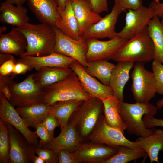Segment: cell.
<instances>
[{"instance_id":"obj_1","label":"cell","mask_w":163,"mask_h":163,"mask_svg":"<svg viewBox=\"0 0 163 163\" xmlns=\"http://www.w3.org/2000/svg\"><path fill=\"white\" fill-rule=\"evenodd\" d=\"M25 36L27 47L22 56H41L53 52L56 34L53 26L46 23L33 24L28 22L16 27Z\"/></svg>"},{"instance_id":"obj_2","label":"cell","mask_w":163,"mask_h":163,"mask_svg":"<svg viewBox=\"0 0 163 163\" xmlns=\"http://www.w3.org/2000/svg\"><path fill=\"white\" fill-rule=\"evenodd\" d=\"M104 113L102 100L91 97L83 100L76 108L68 123L74 128L83 142L86 141Z\"/></svg>"},{"instance_id":"obj_3","label":"cell","mask_w":163,"mask_h":163,"mask_svg":"<svg viewBox=\"0 0 163 163\" xmlns=\"http://www.w3.org/2000/svg\"><path fill=\"white\" fill-rule=\"evenodd\" d=\"M41 103L51 106L61 101L87 100L91 96L84 89L73 71L63 79L43 88Z\"/></svg>"},{"instance_id":"obj_4","label":"cell","mask_w":163,"mask_h":163,"mask_svg":"<svg viewBox=\"0 0 163 163\" xmlns=\"http://www.w3.org/2000/svg\"><path fill=\"white\" fill-rule=\"evenodd\" d=\"M158 109L156 106L149 102H120V113L127 132L139 137L146 136L152 134L155 128H146L143 118L145 115L154 117Z\"/></svg>"},{"instance_id":"obj_5","label":"cell","mask_w":163,"mask_h":163,"mask_svg":"<svg viewBox=\"0 0 163 163\" xmlns=\"http://www.w3.org/2000/svg\"><path fill=\"white\" fill-rule=\"evenodd\" d=\"M154 59V46L146 28L128 40L112 60L144 64Z\"/></svg>"},{"instance_id":"obj_6","label":"cell","mask_w":163,"mask_h":163,"mask_svg":"<svg viewBox=\"0 0 163 163\" xmlns=\"http://www.w3.org/2000/svg\"><path fill=\"white\" fill-rule=\"evenodd\" d=\"M33 74L28 75L23 81L17 83L13 78L9 83L11 97L8 100L14 107H22L41 103L43 88L35 83Z\"/></svg>"},{"instance_id":"obj_7","label":"cell","mask_w":163,"mask_h":163,"mask_svg":"<svg viewBox=\"0 0 163 163\" xmlns=\"http://www.w3.org/2000/svg\"><path fill=\"white\" fill-rule=\"evenodd\" d=\"M133 67L131 90L134 99L136 102H149L157 93L153 74L145 68L143 63L136 62Z\"/></svg>"},{"instance_id":"obj_8","label":"cell","mask_w":163,"mask_h":163,"mask_svg":"<svg viewBox=\"0 0 163 163\" xmlns=\"http://www.w3.org/2000/svg\"><path fill=\"white\" fill-rule=\"evenodd\" d=\"M123 134L120 130L108 126L103 115L99 119L87 141L110 145H124L133 149L142 147L136 141L132 142L127 139Z\"/></svg>"},{"instance_id":"obj_9","label":"cell","mask_w":163,"mask_h":163,"mask_svg":"<svg viewBox=\"0 0 163 163\" xmlns=\"http://www.w3.org/2000/svg\"><path fill=\"white\" fill-rule=\"evenodd\" d=\"M56 34L54 52L71 57L80 63L85 68L88 66L86 59L88 47L85 40L82 37L78 40L74 39L53 27Z\"/></svg>"},{"instance_id":"obj_10","label":"cell","mask_w":163,"mask_h":163,"mask_svg":"<svg viewBox=\"0 0 163 163\" xmlns=\"http://www.w3.org/2000/svg\"><path fill=\"white\" fill-rule=\"evenodd\" d=\"M155 16V10L150 5L148 8L142 5L137 9L128 10L126 15L125 26L120 31L117 32L116 37L129 39L146 29L149 22Z\"/></svg>"},{"instance_id":"obj_11","label":"cell","mask_w":163,"mask_h":163,"mask_svg":"<svg viewBox=\"0 0 163 163\" xmlns=\"http://www.w3.org/2000/svg\"><path fill=\"white\" fill-rule=\"evenodd\" d=\"M119 146L88 141L73 153L78 163H104L117 152Z\"/></svg>"},{"instance_id":"obj_12","label":"cell","mask_w":163,"mask_h":163,"mask_svg":"<svg viewBox=\"0 0 163 163\" xmlns=\"http://www.w3.org/2000/svg\"><path fill=\"white\" fill-rule=\"evenodd\" d=\"M10 143L9 163H33L37 147L12 125L6 123Z\"/></svg>"},{"instance_id":"obj_13","label":"cell","mask_w":163,"mask_h":163,"mask_svg":"<svg viewBox=\"0 0 163 163\" xmlns=\"http://www.w3.org/2000/svg\"><path fill=\"white\" fill-rule=\"evenodd\" d=\"M88 49L87 62L97 60L112 59L128 40L117 37L107 41L90 38L85 40Z\"/></svg>"},{"instance_id":"obj_14","label":"cell","mask_w":163,"mask_h":163,"mask_svg":"<svg viewBox=\"0 0 163 163\" xmlns=\"http://www.w3.org/2000/svg\"><path fill=\"white\" fill-rule=\"evenodd\" d=\"M14 107L5 96L0 92V119L11 124L21 132L30 143L38 147V138L34 132L29 129Z\"/></svg>"},{"instance_id":"obj_15","label":"cell","mask_w":163,"mask_h":163,"mask_svg":"<svg viewBox=\"0 0 163 163\" xmlns=\"http://www.w3.org/2000/svg\"><path fill=\"white\" fill-rule=\"evenodd\" d=\"M121 11L119 7L114 4L111 12L102 18L97 23L90 26L81 37L84 39L108 38L116 37L115 25Z\"/></svg>"},{"instance_id":"obj_16","label":"cell","mask_w":163,"mask_h":163,"mask_svg":"<svg viewBox=\"0 0 163 163\" xmlns=\"http://www.w3.org/2000/svg\"><path fill=\"white\" fill-rule=\"evenodd\" d=\"M30 9L41 23L63 30L62 19L56 0H27Z\"/></svg>"},{"instance_id":"obj_17","label":"cell","mask_w":163,"mask_h":163,"mask_svg":"<svg viewBox=\"0 0 163 163\" xmlns=\"http://www.w3.org/2000/svg\"><path fill=\"white\" fill-rule=\"evenodd\" d=\"M69 68L75 72L84 89L91 97L102 100L113 95L110 86L104 85L88 74L85 68L77 61L72 62Z\"/></svg>"},{"instance_id":"obj_18","label":"cell","mask_w":163,"mask_h":163,"mask_svg":"<svg viewBox=\"0 0 163 163\" xmlns=\"http://www.w3.org/2000/svg\"><path fill=\"white\" fill-rule=\"evenodd\" d=\"M83 142L74 128L68 123L57 137L41 148L53 150L57 153L63 149L74 152Z\"/></svg>"},{"instance_id":"obj_19","label":"cell","mask_w":163,"mask_h":163,"mask_svg":"<svg viewBox=\"0 0 163 163\" xmlns=\"http://www.w3.org/2000/svg\"><path fill=\"white\" fill-rule=\"evenodd\" d=\"M17 60L31 66L36 70L45 67L68 68L72 62L76 61L72 58L54 52L43 56H20Z\"/></svg>"},{"instance_id":"obj_20","label":"cell","mask_w":163,"mask_h":163,"mask_svg":"<svg viewBox=\"0 0 163 163\" xmlns=\"http://www.w3.org/2000/svg\"><path fill=\"white\" fill-rule=\"evenodd\" d=\"M24 35L16 27L6 34L0 33V53L14 54L19 56L25 52L27 47Z\"/></svg>"},{"instance_id":"obj_21","label":"cell","mask_w":163,"mask_h":163,"mask_svg":"<svg viewBox=\"0 0 163 163\" xmlns=\"http://www.w3.org/2000/svg\"><path fill=\"white\" fill-rule=\"evenodd\" d=\"M71 1L81 36L88 27L97 22L102 18L94 11L89 0Z\"/></svg>"},{"instance_id":"obj_22","label":"cell","mask_w":163,"mask_h":163,"mask_svg":"<svg viewBox=\"0 0 163 163\" xmlns=\"http://www.w3.org/2000/svg\"><path fill=\"white\" fill-rule=\"evenodd\" d=\"M134 63L127 61L118 62L112 71L110 86L113 91V95L120 102H123L124 88L129 79V72Z\"/></svg>"},{"instance_id":"obj_23","label":"cell","mask_w":163,"mask_h":163,"mask_svg":"<svg viewBox=\"0 0 163 163\" xmlns=\"http://www.w3.org/2000/svg\"><path fill=\"white\" fill-rule=\"evenodd\" d=\"M27 12V8L23 5L15 6L5 0L0 4V21L16 27H21L29 21Z\"/></svg>"},{"instance_id":"obj_24","label":"cell","mask_w":163,"mask_h":163,"mask_svg":"<svg viewBox=\"0 0 163 163\" xmlns=\"http://www.w3.org/2000/svg\"><path fill=\"white\" fill-rule=\"evenodd\" d=\"M33 73L35 84L43 88L56 83L66 78L72 71L69 68L45 67Z\"/></svg>"},{"instance_id":"obj_25","label":"cell","mask_w":163,"mask_h":163,"mask_svg":"<svg viewBox=\"0 0 163 163\" xmlns=\"http://www.w3.org/2000/svg\"><path fill=\"white\" fill-rule=\"evenodd\" d=\"M136 141L145 150L151 163H160L158 155L160 151L163 150V130L155 128L151 134L139 136Z\"/></svg>"},{"instance_id":"obj_26","label":"cell","mask_w":163,"mask_h":163,"mask_svg":"<svg viewBox=\"0 0 163 163\" xmlns=\"http://www.w3.org/2000/svg\"><path fill=\"white\" fill-rule=\"evenodd\" d=\"M16 110L29 127L35 128L50 113L51 106L40 103Z\"/></svg>"},{"instance_id":"obj_27","label":"cell","mask_w":163,"mask_h":163,"mask_svg":"<svg viewBox=\"0 0 163 163\" xmlns=\"http://www.w3.org/2000/svg\"><path fill=\"white\" fill-rule=\"evenodd\" d=\"M104 105V115L107 124L123 133L126 126L120 113V102L113 95L102 100Z\"/></svg>"},{"instance_id":"obj_28","label":"cell","mask_w":163,"mask_h":163,"mask_svg":"<svg viewBox=\"0 0 163 163\" xmlns=\"http://www.w3.org/2000/svg\"><path fill=\"white\" fill-rule=\"evenodd\" d=\"M147 30L154 46V59L163 64V26L158 16L150 20Z\"/></svg>"},{"instance_id":"obj_29","label":"cell","mask_w":163,"mask_h":163,"mask_svg":"<svg viewBox=\"0 0 163 163\" xmlns=\"http://www.w3.org/2000/svg\"><path fill=\"white\" fill-rule=\"evenodd\" d=\"M59 11L63 24L62 32L66 35L77 40L80 39L78 23L72 5L71 0H66L65 8L59 7Z\"/></svg>"},{"instance_id":"obj_30","label":"cell","mask_w":163,"mask_h":163,"mask_svg":"<svg viewBox=\"0 0 163 163\" xmlns=\"http://www.w3.org/2000/svg\"><path fill=\"white\" fill-rule=\"evenodd\" d=\"M88 66L85 68L87 73L97 78L104 85L110 86L111 73L116 65L102 60L88 62Z\"/></svg>"},{"instance_id":"obj_31","label":"cell","mask_w":163,"mask_h":163,"mask_svg":"<svg viewBox=\"0 0 163 163\" xmlns=\"http://www.w3.org/2000/svg\"><path fill=\"white\" fill-rule=\"evenodd\" d=\"M83 100H71L61 101L51 106L50 112L59 121L61 129L68 123L71 115L76 108Z\"/></svg>"},{"instance_id":"obj_32","label":"cell","mask_w":163,"mask_h":163,"mask_svg":"<svg viewBox=\"0 0 163 163\" xmlns=\"http://www.w3.org/2000/svg\"><path fill=\"white\" fill-rule=\"evenodd\" d=\"M145 155V151L142 147L133 149L126 146L120 145L117 152L104 163H127L136 161Z\"/></svg>"},{"instance_id":"obj_33","label":"cell","mask_w":163,"mask_h":163,"mask_svg":"<svg viewBox=\"0 0 163 163\" xmlns=\"http://www.w3.org/2000/svg\"><path fill=\"white\" fill-rule=\"evenodd\" d=\"M10 143L5 122L0 119V163H9Z\"/></svg>"},{"instance_id":"obj_34","label":"cell","mask_w":163,"mask_h":163,"mask_svg":"<svg viewBox=\"0 0 163 163\" xmlns=\"http://www.w3.org/2000/svg\"><path fill=\"white\" fill-rule=\"evenodd\" d=\"M152 68L156 83L157 93L163 95V64L154 59Z\"/></svg>"},{"instance_id":"obj_35","label":"cell","mask_w":163,"mask_h":163,"mask_svg":"<svg viewBox=\"0 0 163 163\" xmlns=\"http://www.w3.org/2000/svg\"><path fill=\"white\" fill-rule=\"evenodd\" d=\"M36 153L46 163H58L57 154L53 150L37 147Z\"/></svg>"},{"instance_id":"obj_36","label":"cell","mask_w":163,"mask_h":163,"mask_svg":"<svg viewBox=\"0 0 163 163\" xmlns=\"http://www.w3.org/2000/svg\"><path fill=\"white\" fill-rule=\"evenodd\" d=\"M35 129L36 130L34 133L37 137L40 139L38 147H42L50 142L53 139L42 123L37 126Z\"/></svg>"},{"instance_id":"obj_37","label":"cell","mask_w":163,"mask_h":163,"mask_svg":"<svg viewBox=\"0 0 163 163\" xmlns=\"http://www.w3.org/2000/svg\"><path fill=\"white\" fill-rule=\"evenodd\" d=\"M114 4L120 7L121 12L127 10H135L142 5V0H114Z\"/></svg>"},{"instance_id":"obj_38","label":"cell","mask_w":163,"mask_h":163,"mask_svg":"<svg viewBox=\"0 0 163 163\" xmlns=\"http://www.w3.org/2000/svg\"><path fill=\"white\" fill-rule=\"evenodd\" d=\"M42 123L47 129L51 136L53 138L54 129L56 127L60 126L59 121L53 114L50 112Z\"/></svg>"},{"instance_id":"obj_39","label":"cell","mask_w":163,"mask_h":163,"mask_svg":"<svg viewBox=\"0 0 163 163\" xmlns=\"http://www.w3.org/2000/svg\"><path fill=\"white\" fill-rule=\"evenodd\" d=\"M10 74L6 75H0V92H2L8 100L11 97L9 83L13 77V76L10 75Z\"/></svg>"},{"instance_id":"obj_40","label":"cell","mask_w":163,"mask_h":163,"mask_svg":"<svg viewBox=\"0 0 163 163\" xmlns=\"http://www.w3.org/2000/svg\"><path fill=\"white\" fill-rule=\"evenodd\" d=\"M59 163H78L73 152L66 149L60 150L57 154Z\"/></svg>"},{"instance_id":"obj_41","label":"cell","mask_w":163,"mask_h":163,"mask_svg":"<svg viewBox=\"0 0 163 163\" xmlns=\"http://www.w3.org/2000/svg\"><path fill=\"white\" fill-rule=\"evenodd\" d=\"M94 11L99 14L103 12H107L108 7L107 0H89Z\"/></svg>"},{"instance_id":"obj_42","label":"cell","mask_w":163,"mask_h":163,"mask_svg":"<svg viewBox=\"0 0 163 163\" xmlns=\"http://www.w3.org/2000/svg\"><path fill=\"white\" fill-rule=\"evenodd\" d=\"M143 121L145 127L147 128L155 127H163V118L158 119L154 117L145 115L143 117Z\"/></svg>"},{"instance_id":"obj_43","label":"cell","mask_w":163,"mask_h":163,"mask_svg":"<svg viewBox=\"0 0 163 163\" xmlns=\"http://www.w3.org/2000/svg\"><path fill=\"white\" fill-rule=\"evenodd\" d=\"M17 60L15 59L8 60L4 62L0 67V75H6L12 73Z\"/></svg>"},{"instance_id":"obj_44","label":"cell","mask_w":163,"mask_h":163,"mask_svg":"<svg viewBox=\"0 0 163 163\" xmlns=\"http://www.w3.org/2000/svg\"><path fill=\"white\" fill-rule=\"evenodd\" d=\"M33 69L31 66L18 62L17 60L12 73L14 75L24 74Z\"/></svg>"},{"instance_id":"obj_45","label":"cell","mask_w":163,"mask_h":163,"mask_svg":"<svg viewBox=\"0 0 163 163\" xmlns=\"http://www.w3.org/2000/svg\"><path fill=\"white\" fill-rule=\"evenodd\" d=\"M155 8L156 16L160 19L161 24L163 26V2H157L153 0L149 4Z\"/></svg>"},{"instance_id":"obj_46","label":"cell","mask_w":163,"mask_h":163,"mask_svg":"<svg viewBox=\"0 0 163 163\" xmlns=\"http://www.w3.org/2000/svg\"><path fill=\"white\" fill-rule=\"evenodd\" d=\"M13 59H15V58L11 54L1 53L0 54V65L8 60Z\"/></svg>"},{"instance_id":"obj_47","label":"cell","mask_w":163,"mask_h":163,"mask_svg":"<svg viewBox=\"0 0 163 163\" xmlns=\"http://www.w3.org/2000/svg\"><path fill=\"white\" fill-rule=\"evenodd\" d=\"M10 3L16 5H23L27 1V0H5Z\"/></svg>"},{"instance_id":"obj_48","label":"cell","mask_w":163,"mask_h":163,"mask_svg":"<svg viewBox=\"0 0 163 163\" xmlns=\"http://www.w3.org/2000/svg\"><path fill=\"white\" fill-rule=\"evenodd\" d=\"M59 6V7L62 9H65L66 0H56Z\"/></svg>"},{"instance_id":"obj_49","label":"cell","mask_w":163,"mask_h":163,"mask_svg":"<svg viewBox=\"0 0 163 163\" xmlns=\"http://www.w3.org/2000/svg\"><path fill=\"white\" fill-rule=\"evenodd\" d=\"M33 163H45L44 161L40 157L35 155L33 159Z\"/></svg>"},{"instance_id":"obj_50","label":"cell","mask_w":163,"mask_h":163,"mask_svg":"<svg viewBox=\"0 0 163 163\" xmlns=\"http://www.w3.org/2000/svg\"><path fill=\"white\" fill-rule=\"evenodd\" d=\"M156 106L159 109L163 107V98L159 99L156 103Z\"/></svg>"},{"instance_id":"obj_51","label":"cell","mask_w":163,"mask_h":163,"mask_svg":"<svg viewBox=\"0 0 163 163\" xmlns=\"http://www.w3.org/2000/svg\"><path fill=\"white\" fill-rule=\"evenodd\" d=\"M154 1H155L157 2H160V0H154Z\"/></svg>"},{"instance_id":"obj_52","label":"cell","mask_w":163,"mask_h":163,"mask_svg":"<svg viewBox=\"0 0 163 163\" xmlns=\"http://www.w3.org/2000/svg\"><path fill=\"white\" fill-rule=\"evenodd\" d=\"M162 151H163V150Z\"/></svg>"}]
</instances>
